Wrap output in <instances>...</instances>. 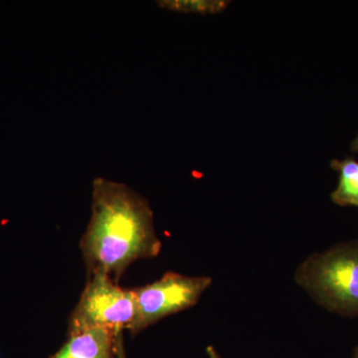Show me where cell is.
Wrapping results in <instances>:
<instances>
[{
    "label": "cell",
    "instance_id": "obj_8",
    "mask_svg": "<svg viewBox=\"0 0 358 358\" xmlns=\"http://www.w3.org/2000/svg\"><path fill=\"white\" fill-rule=\"evenodd\" d=\"M122 333L119 334V341H117V358H126V353L124 350V341H122Z\"/></svg>",
    "mask_w": 358,
    "mask_h": 358
},
{
    "label": "cell",
    "instance_id": "obj_10",
    "mask_svg": "<svg viewBox=\"0 0 358 358\" xmlns=\"http://www.w3.org/2000/svg\"><path fill=\"white\" fill-rule=\"evenodd\" d=\"M352 150L355 154H358V136L352 141Z\"/></svg>",
    "mask_w": 358,
    "mask_h": 358
},
{
    "label": "cell",
    "instance_id": "obj_2",
    "mask_svg": "<svg viewBox=\"0 0 358 358\" xmlns=\"http://www.w3.org/2000/svg\"><path fill=\"white\" fill-rule=\"evenodd\" d=\"M294 278L326 310L358 317V238L313 254Z\"/></svg>",
    "mask_w": 358,
    "mask_h": 358
},
{
    "label": "cell",
    "instance_id": "obj_1",
    "mask_svg": "<svg viewBox=\"0 0 358 358\" xmlns=\"http://www.w3.org/2000/svg\"><path fill=\"white\" fill-rule=\"evenodd\" d=\"M87 271H103L119 282L134 261L155 258L162 249L150 203L124 183L93 181L92 215L80 241Z\"/></svg>",
    "mask_w": 358,
    "mask_h": 358
},
{
    "label": "cell",
    "instance_id": "obj_3",
    "mask_svg": "<svg viewBox=\"0 0 358 358\" xmlns=\"http://www.w3.org/2000/svg\"><path fill=\"white\" fill-rule=\"evenodd\" d=\"M136 310L134 289L121 288L107 273L94 271L89 273L83 293L71 313L68 334L92 329L114 333L129 329Z\"/></svg>",
    "mask_w": 358,
    "mask_h": 358
},
{
    "label": "cell",
    "instance_id": "obj_9",
    "mask_svg": "<svg viewBox=\"0 0 358 358\" xmlns=\"http://www.w3.org/2000/svg\"><path fill=\"white\" fill-rule=\"evenodd\" d=\"M206 352L207 355H209V358H220L215 348H212V346H208V348H206Z\"/></svg>",
    "mask_w": 358,
    "mask_h": 358
},
{
    "label": "cell",
    "instance_id": "obj_5",
    "mask_svg": "<svg viewBox=\"0 0 358 358\" xmlns=\"http://www.w3.org/2000/svg\"><path fill=\"white\" fill-rule=\"evenodd\" d=\"M121 333L92 329L68 334L62 348L49 358H117V341Z\"/></svg>",
    "mask_w": 358,
    "mask_h": 358
},
{
    "label": "cell",
    "instance_id": "obj_11",
    "mask_svg": "<svg viewBox=\"0 0 358 358\" xmlns=\"http://www.w3.org/2000/svg\"><path fill=\"white\" fill-rule=\"evenodd\" d=\"M353 358H358V345L355 348V352H353Z\"/></svg>",
    "mask_w": 358,
    "mask_h": 358
},
{
    "label": "cell",
    "instance_id": "obj_6",
    "mask_svg": "<svg viewBox=\"0 0 358 358\" xmlns=\"http://www.w3.org/2000/svg\"><path fill=\"white\" fill-rule=\"evenodd\" d=\"M331 166L338 173V185L331 194V201L338 206L358 208V162L355 157L333 159Z\"/></svg>",
    "mask_w": 358,
    "mask_h": 358
},
{
    "label": "cell",
    "instance_id": "obj_7",
    "mask_svg": "<svg viewBox=\"0 0 358 358\" xmlns=\"http://www.w3.org/2000/svg\"><path fill=\"white\" fill-rule=\"evenodd\" d=\"M160 7L183 13L217 14L223 13L230 1L226 0H164L159 1Z\"/></svg>",
    "mask_w": 358,
    "mask_h": 358
},
{
    "label": "cell",
    "instance_id": "obj_4",
    "mask_svg": "<svg viewBox=\"0 0 358 358\" xmlns=\"http://www.w3.org/2000/svg\"><path fill=\"white\" fill-rule=\"evenodd\" d=\"M211 284V278L205 275L169 272L157 281L134 289L136 317L129 331L138 334L169 315L192 308Z\"/></svg>",
    "mask_w": 358,
    "mask_h": 358
}]
</instances>
